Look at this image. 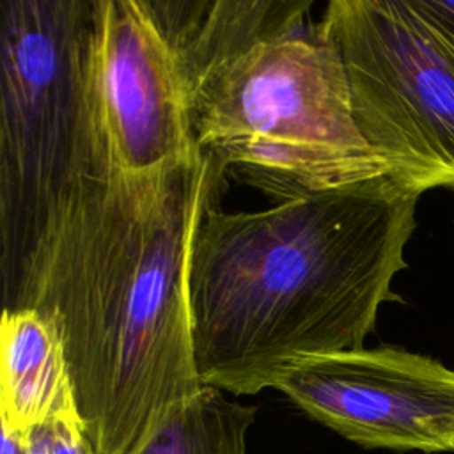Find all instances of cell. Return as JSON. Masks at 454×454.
Returning a JSON list of instances; mask_svg holds the SVG:
<instances>
[{
  "label": "cell",
  "mask_w": 454,
  "mask_h": 454,
  "mask_svg": "<svg viewBox=\"0 0 454 454\" xmlns=\"http://www.w3.org/2000/svg\"><path fill=\"white\" fill-rule=\"evenodd\" d=\"M319 27L367 145L426 192L454 190V27L426 0H332Z\"/></svg>",
  "instance_id": "5"
},
{
  "label": "cell",
  "mask_w": 454,
  "mask_h": 454,
  "mask_svg": "<svg viewBox=\"0 0 454 454\" xmlns=\"http://www.w3.org/2000/svg\"><path fill=\"white\" fill-rule=\"evenodd\" d=\"M257 410L215 387H202L181 404L133 454H247V434Z\"/></svg>",
  "instance_id": "9"
},
{
  "label": "cell",
  "mask_w": 454,
  "mask_h": 454,
  "mask_svg": "<svg viewBox=\"0 0 454 454\" xmlns=\"http://www.w3.org/2000/svg\"><path fill=\"white\" fill-rule=\"evenodd\" d=\"M275 388L362 447L454 452V369L433 356L397 346L319 355Z\"/></svg>",
  "instance_id": "6"
},
{
  "label": "cell",
  "mask_w": 454,
  "mask_h": 454,
  "mask_svg": "<svg viewBox=\"0 0 454 454\" xmlns=\"http://www.w3.org/2000/svg\"><path fill=\"white\" fill-rule=\"evenodd\" d=\"M27 440L25 431H16L2 426V450L0 454H25Z\"/></svg>",
  "instance_id": "11"
},
{
  "label": "cell",
  "mask_w": 454,
  "mask_h": 454,
  "mask_svg": "<svg viewBox=\"0 0 454 454\" xmlns=\"http://www.w3.org/2000/svg\"><path fill=\"white\" fill-rule=\"evenodd\" d=\"M105 158L90 89V0H2L4 286L18 275L73 183Z\"/></svg>",
  "instance_id": "4"
},
{
  "label": "cell",
  "mask_w": 454,
  "mask_h": 454,
  "mask_svg": "<svg viewBox=\"0 0 454 454\" xmlns=\"http://www.w3.org/2000/svg\"><path fill=\"white\" fill-rule=\"evenodd\" d=\"M427 5L454 27V2L450 0H426Z\"/></svg>",
  "instance_id": "12"
},
{
  "label": "cell",
  "mask_w": 454,
  "mask_h": 454,
  "mask_svg": "<svg viewBox=\"0 0 454 454\" xmlns=\"http://www.w3.org/2000/svg\"><path fill=\"white\" fill-rule=\"evenodd\" d=\"M90 89L106 154L122 172H158L202 151L172 48L145 0H90Z\"/></svg>",
  "instance_id": "7"
},
{
  "label": "cell",
  "mask_w": 454,
  "mask_h": 454,
  "mask_svg": "<svg viewBox=\"0 0 454 454\" xmlns=\"http://www.w3.org/2000/svg\"><path fill=\"white\" fill-rule=\"evenodd\" d=\"M0 344L2 426L28 431L55 419L78 420L62 342L39 312L4 309Z\"/></svg>",
  "instance_id": "8"
},
{
  "label": "cell",
  "mask_w": 454,
  "mask_h": 454,
  "mask_svg": "<svg viewBox=\"0 0 454 454\" xmlns=\"http://www.w3.org/2000/svg\"><path fill=\"white\" fill-rule=\"evenodd\" d=\"M426 190L388 172L261 211L209 204L188 261L200 383L232 395L277 385L298 362L364 348L406 270Z\"/></svg>",
  "instance_id": "2"
},
{
  "label": "cell",
  "mask_w": 454,
  "mask_h": 454,
  "mask_svg": "<svg viewBox=\"0 0 454 454\" xmlns=\"http://www.w3.org/2000/svg\"><path fill=\"white\" fill-rule=\"evenodd\" d=\"M25 454H96L74 419H55L25 431Z\"/></svg>",
  "instance_id": "10"
},
{
  "label": "cell",
  "mask_w": 454,
  "mask_h": 454,
  "mask_svg": "<svg viewBox=\"0 0 454 454\" xmlns=\"http://www.w3.org/2000/svg\"><path fill=\"white\" fill-rule=\"evenodd\" d=\"M222 177L204 151L151 174L105 158L73 183L4 286L5 310L34 309L55 328L96 454L137 452L204 387L188 261Z\"/></svg>",
  "instance_id": "1"
},
{
  "label": "cell",
  "mask_w": 454,
  "mask_h": 454,
  "mask_svg": "<svg viewBox=\"0 0 454 454\" xmlns=\"http://www.w3.org/2000/svg\"><path fill=\"white\" fill-rule=\"evenodd\" d=\"M312 0H147L195 144L278 200L394 172L360 135L344 66Z\"/></svg>",
  "instance_id": "3"
}]
</instances>
